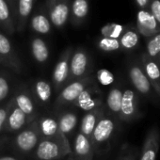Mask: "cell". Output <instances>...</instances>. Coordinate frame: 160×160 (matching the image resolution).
Instances as JSON below:
<instances>
[{"label":"cell","instance_id":"obj_1","mask_svg":"<svg viewBox=\"0 0 160 160\" xmlns=\"http://www.w3.org/2000/svg\"><path fill=\"white\" fill-rule=\"evenodd\" d=\"M118 122L120 121L107 113V111L101 117L91 138L94 154H103L109 150L110 143L118 130Z\"/></svg>","mask_w":160,"mask_h":160},{"label":"cell","instance_id":"obj_2","mask_svg":"<svg viewBox=\"0 0 160 160\" xmlns=\"http://www.w3.org/2000/svg\"><path fill=\"white\" fill-rule=\"evenodd\" d=\"M41 139L42 138L34 120L26 128L14 134L10 142L7 141L5 145L21 156H28L33 154Z\"/></svg>","mask_w":160,"mask_h":160},{"label":"cell","instance_id":"obj_3","mask_svg":"<svg viewBox=\"0 0 160 160\" xmlns=\"http://www.w3.org/2000/svg\"><path fill=\"white\" fill-rule=\"evenodd\" d=\"M127 72L130 82L138 95L145 97L154 104H157L160 101L144 73L139 59H133L128 63Z\"/></svg>","mask_w":160,"mask_h":160},{"label":"cell","instance_id":"obj_4","mask_svg":"<svg viewBox=\"0 0 160 160\" xmlns=\"http://www.w3.org/2000/svg\"><path fill=\"white\" fill-rule=\"evenodd\" d=\"M95 82L94 77L88 75L83 78H79L70 82L66 85L58 94V97L55 102V108L60 110L62 108L67 107L68 105H72L78 96L87 87Z\"/></svg>","mask_w":160,"mask_h":160},{"label":"cell","instance_id":"obj_5","mask_svg":"<svg viewBox=\"0 0 160 160\" xmlns=\"http://www.w3.org/2000/svg\"><path fill=\"white\" fill-rule=\"evenodd\" d=\"M71 0H45V10L53 27L62 29L69 21Z\"/></svg>","mask_w":160,"mask_h":160},{"label":"cell","instance_id":"obj_6","mask_svg":"<svg viewBox=\"0 0 160 160\" xmlns=\"http://www.w3.org/2000/svg\"><path fill=\"white\" fill-rule=\"evenodd\" d=\"M73 48L67 47L59 56V58L52 73V85L54 92H59L66 85L70 83V58Z\"/></svg>","mask_w":160,"mask_h":160},{"label":"cell","instance_id":"obj_7","mask_svg":"<svg viewBox=\"0 0 160 160\" xmlns=\"http://www.w3.org/2000/svg\"><path fill=\"white\" fill-rule=\"evenodd\" d=\"M140 117L141 112L139 105V95L134 89H124L122 91L119 121L130 122L139 119Z\"/></svg>","mask_w":160,"mask_h":160},{"label":"cell","instance_id":"obj_8","mask_svg":"<svg viewBox=\"0 0 160 160\" xmlns=\"http://www.w3.org/2000/svg\"><path fill=\"white\" fill-rule=\"evenodd\" d=\"M69 153L70 147L50 139H41L33 152L36 160H58Z\"/></svg>","mask_w":160,"mask_h":160},{"label":"cell","instance_id":"obj_9","mask_svg":"<svg viewBox=\"0 0 160 160\" xmlns=\"http://www.w3.org/2000/svg\"><path fill=\"white\" fill-rule=\"evenodd\" d=\"M92 60L86 49L78 47L73 49L70 58V82L89 75Z\"/></svg>","mask_w":160,"mask_h":160},{"label":"cell","instance_id":"obj_10","mask_svg":"<svg viewBox=\"0 0 160 160\" xmlns=\"http://www.w3.org/2000/svg\"><path fill=\"white\" fill-rule=\"evenodd\" d=\"M83 112H89L104 106L103 94L96 82L87 87L72 104Z\"/></svg>","mask_w":160,"mask_h":160},{"label":"cell","instance_id":"obj_11","mask_svg":"<svg viewBox=\"0 0 160 160\" xmlns=\"http://www.w3.org/2000/svg\"><path fill=\"white\" fill-rule=\"evenodd\" d=\"M35 122H36V124H37V127H38V130H39L42 139L56 140V141L61 142L62 144L71 148L70 141L61 135V133L58 129L57 116L45 115V116L41 117L40 119L37 118L35 120Z\"/></svg>","mask_w":160,"mask_h":160},{"label":"cell","instance_id":"obj_12","mask_svg":"<svg viewBox=\"0 0 160 160\" xmlns=\"http://www.w3.org/2000/svg\"><path fill=\"white\" fill-rule=\"evenodd\" d=\"M71 154L77 160H93L94 150L90 138L77 131L70 143Z\"/></svg>","mask_w":160,"mask_h":160},{"label":"cell","instance_id":"obj_13","mask_svg":"<svg viewBox=\"0 0 160 160\" xmlns=\"http://www.w3.org/2000/svg\"><path fill=\"white\" fill-rule=\"evenodd\" d=\"M138 59L152 90L160 100V66L155 60L148 57L145 52L140 55Z\"/></svg>","mask_w":160,"mask_h":160},{"label":"cell","instance_id":"obj_14","mask_svg":"<svg viewBox=\"0 0 160 160\" xmlns=\"http://www.w3.org/2000/svg\"><path fill=\"white\" fill-rule=\"evenodd\" d=\"M0 61L17 72H21L22 63L9 38L0 32Z\"/></svg>","mask_w":160,"mask_h":160},{"label":"cell","instance_id":"obj_15","mask_svg":"<svg viewBox=\"0 0 160 160\" xmlns=\"http://www.w3.org/2000/svg\"><path fill=\"white\" fill-rule=\"evenodd\" d=\"M136 28L139 35H141L145 39L150 38L160 32L159 25L148 9L138 11Z\"/></svg>","mask_w":160,"mask_h":160},{"label":"cell","instance_id":"obj_16","mask_svg":"<svg viewBox=\"0 0 160 160\" xmlns=\"http://www.w3.org/2000/svg\"><path fill=\"white\" fill-rule=\"evenodd\" d=\"M33 121H31L18 107L14 105V103H12V106L10 109L7 121L5 123L3 133L14 135L18 133L19 131L23 130L24 128H26Z\"/></svg>","mask_w":160,"mask_h":160},{"label":"cell","instance_id":"obj_17","mask_svg":"<svg viewBox=\"0 0 160 160\" xmlns=\"http://www.w3.org/2000/svg\"><path fill=\"white\" fill-rule=\"evenodd\" d=\"M36 1L37 0H15L13 18L16 31L23 32L27 28Z\"/></svg>","mask_w":160,"mask_h":160},{"label":"cell","instance_id":"obj_18","mask_svg":"<svg viewBox=\"0 0 160 160\" xmlns=\"http://www.w3.org/2000/svg\"><path fill=\"white\" fill-rule=\"evenodd\" d=\"M160 146V131L157 126H152L147 132L139 160H155Z\"/></svg>","mask_w":160,"mask_h":160},{"label":"cell","instance_id":"obj_19","mask_svg":"<svg viewBox=\"0 0 160 160\" xmlns=\"http://www.w3.org/2000/svg\"><path fill=\"white\" fill-rule=\"evenodd\" d=\"M57 120L61 135L69 140L70 136L75 134V128L80 122L78 118V113L72 109H65L60 111L59 114L57 115Z\"/></svg>","mask_w":160,"mask_h":160},{"label":"cell","instance_id":"obj_20","mask_svg":"<svg viewBox=\"0 0 160 160\" xmlns=\"http://www.w3.org/2000/svg\"><path fill=\"white\" fill-rule=\"evenodd\" d=\"M28 23L30 28L39 35H48L53 27L49 20L44 5H42L34 12H32Z\"/></svg>","mask_w":160,"mask_h":160},{"label":"cell","instance_id":"obj_21","mask_svg":"<svg viewBox=\"0 0 160 160\" xmlns=\"http://www.w3.org/2000/svg\"><path fill=\"white\" fill-rule=\"evenodd\" d=\"M90 13V0H72L69 21L73 27L82 26Z\"/></svg>","mask_w":160,"mask_h":160},{"label":"cell","instance_id":"obj_22","mask_svg":"<svg viewBox=\"0 0 160 160\" xmlns=\"http://www.w3.org/2000/svg\"><path fill=\"white\" fill-rule=\"evenodd\" d=\"M105 112H106L105 106L91 110L89 112H85L83 117L81 118V121H80V127L78 131L91 139L92 132L97 122H99L101 117L105 114Z\"/></svg>","mask_w":160,"mask_h":160},{"label":"cell","instance_id":"obj_23","mask_svg":"<svg viewBox=\"0 0 160 160\" xmlns=\"http://www.w3.org/2000/svg\"><path fill=\"white\" fill-rule=\"evenodd\" d=\"M122 89L120 86L112 87L106 98V102L104 104L107 113L113 116L114 118L119 120L121 105H122Z\"/></svg>","mask_w":160,"mask_h":160},{"label":"cell","instance_id":"obj_24","mask_svg":"<svg viewBox=\"0 0 160 160\" xmlns=\"http://www.w3.org/2000/svg\"><path fill=\"white\" fill-rule=\"evenodd\" d=\"M121 49L126 52L136 50L140 42V35L138 32L136 27L127 26L122 36L119 39Z\"/></svg>","mask_w":160,"mask_h":160},{"label":"cell","instance_id":"obj_25","mask_svg":"<svg viewBox=\"0 0 160 160\" xmlns=\"http://www.w3.org/2000/svg\"><path fill=\"white\" fill-rule=\"evenodd\" d=\"M13 103L16 107H18L31 121L37 119L36 115V107L34 100L25 92H18L14 97H12Z\"/></svg>","mask_w":160,"mask_h":160},{"label":"cell","instance_id":"obj_26","mask_svg":"<svg viewBox=\"0 0 160 160\" xmlns=\"http://www.w3.org/2000/svg\"><path fill=\"white\" fill-rule=\"evenodd\" d=\"M0 28L10 35L16 31L13 14L7 0H0Z\"/></svg>","mask_w":160,"mask_h":160},{"label":"cell","instance_id":"obj_27","mask_svg":"<svg viewBox=\"0 0 160 160\" xmlns=\"http://www.w3.org/2000/svg\"><path fill=\"white\" fill-rule=\"evenodd\" d=\"M30 51H31L32 57L38 63L43 64L47 62L49 58V55H50L49 48H48L47 43L41 37L35 36L31 39Z\"/></svg>","mask_w":160,"mask_h":160},{"label":"cell","instance_id":"obj_28","mask_svg":"<svg viewBox=\"0 0 160 160\" xmlns=\"http://www.w3.org/2000/svg\"><path fill=\"white\" fill-rule=\"evenodd\" d=\"M34 91L37 100L41 104L46 105L51 101L52 94H53V88L50 82L42 79L37 80L34 85Z\"/></svg>","mask_w":160,"mask_h":160},{"label":"cell","instance_id":"obj_29","mask_svg":"<svg viewBox=\"0 0 160 160\" xmlns=\"http://www.w3.org/2000/svg\"><path fill=\"white\" fill-rule=\"evenodd\" d=\"M146 40V49L145 53L148 57L155 60L160 66V32L145 39Z\"/></svg>","mask_w":160,"mask_h":160},{"label":"cell","instance_id":"obj_30","mask_svg":"<svg viewBox=\"0 0 160 160\" xmlns=\"http://www.w3.org/2000/svg\"><path fill=\"white\" fill-rule=\"evenodd\" d=\"M124 29H125V26L116 23H108L101 28L100 34L101 37L119 40L122 34L123 33Z\"/></svg>","mask_w":160,"mask_h":160},{"label":"cell","instance_id":"obj_31","mask_svg":"<svg viewBox=\"0 0 160 160\" xmlns=\"http://www.w3.org/2000/svg\"><path fill=\"white\" fill-rule=\"evenodd\" d=\"M96 45L101 51L106 53H113L121 50L120 42L117 39L100 37L96 42Z\"/></svg>","mask_w":160,"mask_h":160},{"label":"cell","instance_id":"obj_32","mask_svg":"<svg viewBox=\"0 0 160 160\" xmlns=\"http://www.w3.org/2000/svg\"><path fill=\"white\" fill-rule=\"evenodd\" d=\"M12 92L10 76L5 72H0V106L5 104Z\"/></svg>","mask_w":160,"mask_h":160},{"label":"cell","instance_id":"obj_33","mask_svg":"<svg viewBox=\"0 0 160 160\" xmlns=\"http://www.w3.org/2000/svg\"><path fill=\"white\" fill-rule=\"evenodd\" d=\"M94 79H95V82L100 84V85L109 86V85H112L114 83L115 76L108 69H100L97 71Z\"/></svg>","mask_w":160,"mask_h":160},{"label":"cell","instance_id":"obj_34","mask_svg":"<svg viewBox=\"0 0 160 160\" xmlns=\"http://www.w3.org/2000/svg\"><path fill=\"white\" fill-rule=\"evenodd\" d=\"M12 98L6 102L5 104H3L2 106H0V135H1L4 131V127H5V123L10 112V109L12 106Z\"/></svg>","mask_w":160,"mask_h":160},{"label":"cell","instance_id":"obj_35","mask_svg":"<svg viewBox=\"0 0 160 160\" xmlns=\"http://www.w3.org/2000/svg\"><path fill=\"white\" fill-rule=\"evenodd\" d=\"M138 150L135 147L126 146L123 148L122 152L120 153L117 160H137L138 157Z\"/></svg>","mask_w":160,"mask_h":160},{"label":"cell","instance_id":"obj_36","mask_svg":"<svg viewBox=\"0 0 160 160\" xmlns=\"http://www.w3.org/2000/svg\"><path fill=\"white\" fill-rule=\"evenodd\" d=\"M148 10L160 27V0H150Z\"/></svg>","mask_w":160,"mask_h":160},{"label":"cell","instance_id":"obj_37","mask_svg":"<svg viewBox=\"0 0 160 160\" xmlns=\"http://www.w3.org/2000/svg\"><path fill=\"white\" fill-rule=\"evenodd\" d=\"M0 160H24V156H21L14 152H11L9 153H0Z\"/></svg>","mask_w":160,"mask_h":160},{"label":"cell","instance_id":"obj_38","mask_svg":"<svg viewBox=\"0 0 160 160\" xmlns=\"http://www.w3.org/2000/svg\"><path fill=\"white\" fill-rule=\"evenodd\" d=\"M150 0H135V3L138 10H146L149 7Z\"/></svg>","mask_w":160,"mask_h":160},{"label":"cell","instance_id":"obj_39","mask_svg":"<svg viewBox=\"0 0 160 160\" xmlns=\"http://www.w3.org/2000/svg\"><path fill=\"white\" fill-rule=\"evenodd\" d=\"M7 2L12 12V14L14 13V9H15V0H7Z\"/></svg>","mask_w":160,"mask_h":160},{"label":"cell","instance_id":"obj_40","mask_svg":"<svg viewBox=\"0 0 160 160\" xmlns=\"http://www.w3.org/2000/svg\"><path fill=\"white\" fill-rule=\"evenodd\" d=\"M70 154H71V153H70ZM68 160H77V159H76V158H75V157H74L73 155H72V154H71Z\"/></svg>","mask_w":160,"mask_h":160},{"label":"cell","instance_id":"obj_41","mask_svg":"<svg viewBox=\"0 0 160 160\" xmlns=\"http://www.w3.org/2000/svg\"><path fill=\"white\" fill-rule=\"evenodd\" d=\"M0 63H1V61H0Z\"/></svg>","mask_w":160,"mask_h":160}]
</instances>
